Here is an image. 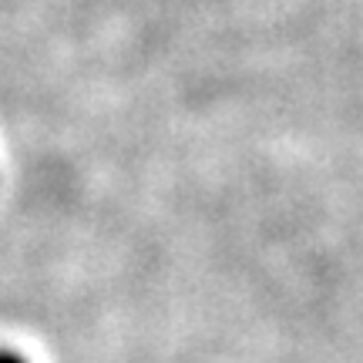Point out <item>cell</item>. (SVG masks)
Returning <instances> with one entry per match:
<instances>
[]
</instances>
